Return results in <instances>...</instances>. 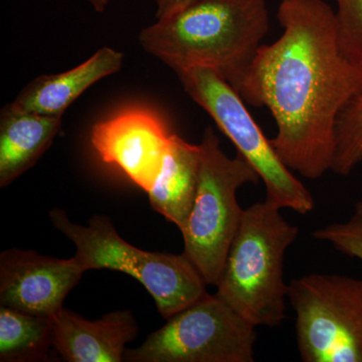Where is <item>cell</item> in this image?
I'll list each match as a JSON object with an SVG mask.
<instances>
[{"mask_svg": "<svg viewBox=\"0 0 362 362\" xmlns=\"http://www.w3.org/2000/svg\"><path fill=\"white\" fill-rule=\"evenodd\" d=\"M277 20L284 33L261 45L240 96L270 110L285 165L318 180L332 168L338 117L362 96V63L342 52L337 13L323 0H282Z\"/></svg>", "mask_w": 362, "mask_h": 362, "instance_id": "obj_1", "label": "cell"}, {"mask_svg": "<svg viewBox=\"0 0 362 362\" xmlns=\"http://www.w3.org/2000/svg\"><path fill=\"white\" fill-rule=\"evenodd\" d=\"M269 30L265 0H194L140 33V45L173 71L211 69L240 93Z\"/></svg>", "mask_w": 362, "mask_h": 362, "instance_id": "obj_2", "label": "cell"}, {"mask_svg": "<svg viewBox=\"0 0 362 362\" xmlns=\"http://www.w3.org/2000/svg\"><path fill=\"white\" fill-rule=\"evenodd\" d=\"M280 211L266 199L244 209L216 285V294L256 327L286 319L285 252L299 230Z\"/></svg>", "mask_w": 362, "mask_h": 362, "instance_id": "obj_3", "label": "cell"}, {"mask_svg": "<svg viewBox=\"0 0 362 362\" xmlns=\"http://www.w3.org/2000/svg\"><path fill=\"white\" fill-rule=\"evenodd\" d=\"M52 225L76 246L74 259L83 270L123 272L135 278L156 301L164 319L206 296V282L187 255L152 252L124 240L107 216L97 214L88 226L74 223L65 211L49 213Z\"/></svg>", "mask_w": 362, "mask_h": 362, "instance_id": "obj_4", "label": "cell"}, {"mask_svg": "<svg viewBox=\"0 0 362 362\" xmlns=\"http://www.w3.org/2000/svg\"><path fill=\"white\" fill-rule=\"evenodd\" d=\"M201 148L199 185L189 218L181 233L185 254L201 272L207 285H218L226 256L244 209L237 192L259 175L240 154L230 158L221 148L213 128L204 130Z\"/></svg>", "mask_w": 362, "mask_h": 362, "instance_id": "obj_5", "label": "cell"}, {"mask_svg": "<svg viewBox=\"0 0 362 362\" xmlns=\"http://www.w3.org/2000/svg\"><path fill=\"white\" fill-rule=\"evenodd\" d=\"M183 89L214 119L240 154L256 169L266 187V201L299 214L311 213L313 197L281 160L243 98L211 69L190 66L175 70Z\"/></svg>", "mask_w": 362, "mask_h": 362, "instance_id": "obj_6", "label": "cell"}, {"mask_svg": "<svg viewBox=\"0 0 362 362\" xmlns=\"http://www.w3.org/2000/svg\"><path fill=\"white\" fill-rule=\"evenodd\" d=\"M304 362H362V279L311 274L290 282Z\"/></svg>", "mask_w": 362, "mask_h": 362, "instance_id": "obj_7", "label": "cell"}, {"mask_svg": "<svg viewBox=\"0 0 362 362\" xmlns=\"http://www.w3.org/2000/svg\"><path fill=\"white\" fill-rule=\"evenodd\" d=\"M256 326L218 295L166 319L140 346L126 349L130 362H254Z\"/></svg>", "mask_w": 362, "mask_h": 362, "instance_id": "obj_8", "label": "cell"}, {"mask_svg": "<svg viewBox=\"0 0 362 362\" xmlns=\"http://www.w3.org/2000/svg\"><path fill=\"white\" fill-rule=\"evenodd\" d=\"M173 133L148 109L131 108L93 126L90 142L98 156L148 192Z\"/></svg>", "mask_w": 362, "mask_h": 362, "instance_id": "obj_9", "label": "cell"}, {"mask_svg": "<svg viewBox=\"0 0 362 362\" xmlns=\"http://www.w3.org/2000/svg\"><path fill=\"white\" fill-rule=\"evenodd\" d=\"M84 273L74 257L57 259L16 247L6 250L0 255V305L52 317Z\"/></svg>", "mask_w": 362, "mask_h": 362, "instance_id": "obj_10", "label": "cell"}, {"mask_svg": "<svg viewBox=\"0 0 362 362\" xmlns=\"http://www.w3.org/2000/svg\"><path fill=\"white\" fill-rule=\"evenodd\" d=\"M52 346L69 362H120L138 334L130 310L110 312L90 321L62 308L52 317Z\"/></svg>", "mask_w": 362, "mask_h": 362, "instance_id": "obj_11", "label": "cell"}, {"mask_svg": "<svg viewBox=\"0 0 362 362\" xmlns=\"http://www.w3.org/2000/svg\"><path fill=\"white\" fill-rule=\"evenodd\" d=\"M122 64V52L102 47L70 71L35 78L7 106L16 111L63 117L86 90L120 70Z\"/></svg>", "mask_w": 362, "mask_h": 362, "instance_id": "obj_12", "label": "cell"}, {"mask_svg": "<svg viewBox=\"0 0 362 362\" xmlns=\"http://www.w3.org/2000/svg\"><path fill=\"white\" fill-rule=\"evenodd\" d=\"M201 148L173 133L163 163L148 194L154 211L175 223L187 226L199 185Z\"/></svg>", "mask_w": 362, "mask_h": 362, "instance_id": "obj_13", "label": "cell"}, {"mask_svg": "<svg viewBox=\"0 0 362 362\" xmlns=\"http://www.w3.org/2000/svg\"><path fill=\"white\" fill-rule=\"evenodd\" d=\"M62 117L40 115L4 107L0 116V187H6L35 165L51 146Z\"/></svg>", "mask_w": 362, "mask_h": 362, "instance_id": "obj_14", "label": "cell"}, {"mask_svg": "<svg viewBox=\"0 0 362 362\" xmlns=\"http://www.w3.org/2000/svg\"><path fill=\"white\" fill-rule=\"evenodd\" d=\"M52 339V317L0 307V361H44Z\"/></svg>", "mask_w": 362, "mask_h": 362, "instance_id": "obj_15", "label": "cell"}, {"mask_svg": "<svg viewBox=\"0 0 362 362\" xmlns=\"http://www.w3.org/2000/svg\"><path fill=\"white\" fill-rule=\"evenodd\" d=\"M362 162V96L347 104L337 119L331 170L347 176Z\"/></svg>", "mask_w": 362, "mask_h": 362, "instance_id": "obj_16", "label": "cell"}, {"mask_svg": "<svg viewBox=\"0 0 362 362\" xmlns=\"http://www.w3.org/2000/svg\"><path fill=\"white\" fill-rule=\"evenodd\" d=\"M312 237L329 243L341 254L362 262V201L354 204L349 220L317 228Z\"/></svg>", "mask_w": 362, "mask_h": 362, "instance_id": "obj_17", "label": "cell"}, {"mask_svg": "<svg viewBox=\"0 0 362 362\" xmlns=\"http://www.w3.org/2000/svg\"><path fill=\"white\" fill-rule=\"evenodd\" d=\"M338 37L342 52L362 63V0H337Z\"/></svg>", "mask_w": 362, "mask_h": 362, "instance_id": "obj_18", "label": "cell"}, {"mask_svg": "<svg viewBox=\"0 0 362 362\" xmlns=\"http://www.w3.org/2000/svg\"><path fill=\"white\" fill-rule=\"evenodd\" d=\"M153 1L156 6L157 20H163L182 11L194 0H153Z\"/></svg>", "mask_w": 362, "mask_h": 362, "instance_id": "obj_19", "label": "cell"}, {"mask_svg": "<svg viewBox=\"0 0 362 362\" xmlns=\"http://www.w3.org/2000/svg\"><path fill=\"white\" fill-rule=\"evenodd\" d=\"M88 1L90 2V6H92L93 8L98 11V13L104 11L109 4V0H88Z\"/></svg>", "mask_w": 362, "mask_h": 362, "instance_id": "obj_20", "label": "cell"}]
</instances>
